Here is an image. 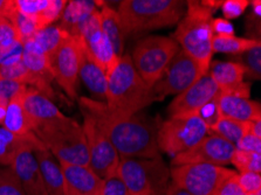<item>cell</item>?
<instances>
[{
    "instance_id": "30",
    "label": "cell",
    "mask_w": 261,
    "mask_h": 195,
    "mask_svg": "<svg viewBox=\"0 0 261 195\" xmlns=\"http://www.w3.org/2000/svg\"><path fill=\"white\" fill-rule=\"evenodd\" d=\"M237 62L243 66L245 76L259 81L261 78V45L253 47L238 55Z\"/></svg>"
},
{
    "instance_id": "41",
    "label": "cell",
    "mask_w": 261,
    "mask_h": 195,
    "mask_svg": "<svg viewBox=\"0 0 261 195\" xmlns=\"http://www.w3.org/2000/svg\"><path fill=\"white\" fill-rule=\"evenodd\" d=\"M22 88H26V86H23L19 82L12 81V79L0 78V98L9 102Z\"/></svg>"
},
{
    "instance_id": "45",
    "label": "cell",
    "mask_w": 261,
    "mask_h": 195,
    "mask_svg": "<svg viewBox=\"0 0 261 195\" xmlns=\"http://www.w3.org/2000/svg\"><path fill=\"white\" fill-rule=\"evenodd\" d=\"M7 104H9V102L5 101V99H2V98H0V126L3 125L4 119H5Z\"/></svg>"
},
{
    "instance_id": "44",
    "label": "cell",
    "mask_w": 261,
    "mask_h": 195,
    "mask_svg": "<svg viewBox=\"0 0 261 195\" xmlns=\"http://www.w3.org/2000/svg\"><path fill=\"white\" fill-rule=\"evenodd\" d=\"M248 133L254 134V136L261 138V119H259V121L250 122V130H248Z\"/></svg>"
},
{
    "instance_id": "40",
    "label": "cell",
    "mask_w": 261,
    "mask_h": 195,
    "mask_svg": "<svg viewBox=\"0 0 261 195\" xmlns=\"http://www.w3.org/2000/svg\"><path fill=\"white\" fill-rule=\"evenodd\" d=\"M237 176H238V173L233 174L232 177L226 179V180L217 188L213 195H246V193H245L239 186Z\"/></svg>"
},
{
    "instance_id": "24",
    "label": "cell",
    "mask_w": 261,
    "mask_h": 195,
    "mask_svg": "<svg viewBox=\"0 0 261 195\" xmlns=\"http://www.w3.org/2000/svg\"><path fill=\"white\" fill-rule=\"evenodd\" d=\"M26 88L19 90L9 101L6 109L5 119H4L3 127L10 132L18 134V136H27L33 133L31 130V124L27 117V114L23 107V98H25Z\"/></svg>"
},
{
    "instance_id": "37",
    "label": "cell",
    "mask_w": 261,
    "mask_h": 195,
    "mask_svg": "<svg viewBox=\"0 0 261 195\" xmlns=\"http://www.w3.org/2000/svg\"><path fill=\"white\" fill-rule=\"evenodd\" d=\"M238 184L246 195L261 193V174L238 173Z\"/></svg>"
},
{
    "instance_id": "17",
    "label": "cell",
    "mask_w": 261,
    "mask_h": 195,
    "mask_svg": "<svg viewBox=\"0 0 261 195\" xmlns=\"http://www.w3.org/2000/svg\"><path fill=\"white\" fill-rule=\"evenodd\" d=\"M65 178V195H98L102 179L89 166L60 164Z\"/></svg>"
},
{
    "instance_id": "32",
    "label": "cell",
    "mask_w": 261,
    "mask_h": 195,
    "mask_svg": "<svg viewBox=\"0 0 261 195\" xmlns=\"http://www.w3.org/2000/svg\"><path fill=\"white\" fill-rule=\"evenodd\" d=\"M48 4L49 0H14L15 9L19 13L33 19L40 30L41 27L39 21H40L41 15L47 9Z\"/></svg>"
},
{
    "instance_id": "25",
    "label": "cell",
    "mask_w": 261,
    "mask_h": 195,
    "mask_svg": "<svg viewBox=\"0 0 261 195\" xmlns=\"http://www.w3.org/2000/svg\"><path fill=\"white\" fill-rule=\"evenodd\" d=\"M219 91H227L244 82L245 70L237 61H213L210 63L207 73Z\"/></svg>"
},
{
    "instance_id": "23",
    "label": "cell",
    "mask_w": 261,
    "mask_h": 195,
    "mask_svg": "<svg viewBox=\"0 0 261 195\" xmlns=\"http://www.w3.org/2000/svg\"><path fill=\"white\" fill-rule=\"evenodd\" d=\"M40 169L47 195H65V178L59 161L48 150L34 152Z\"/></svg>"
},
{
    "instance_id": "22",
    "label": "cell",
    "mask_w": 261,
    "mask_h": 195,
    "mask_svg": "<svg viewBox=\"0 0 261 195\" xmlns=\"http://www.w3.org/2000/svg\"><path fill=\"white\" fill-rule=\"evenodd\" d=\"M97 5H103V3L89 2V0H73L67 2L60 18L59 27L72 37H77L81 27L89 19L92 14L98 11Z\"/></svg>"
},
{
    "instance_id": "46",
    "label": "cell",
    "mask_w": 261,
    "mask_h": 195,
    "mask_svg": "<svg viewBox=\"0 0 261 195\" xmlns=\"http://www.w3.org/2000/svg\"><path fill=\"white\" fill-rule=\"evenodd\" d=\"M3 19V17H2V15H0V20H2Z\"/></svg>"
},
{
    "instance_id": "2",
    "label": "cell",
    "mask_w": 261,
    "mask_h": 195,
    "mask_svg": "<svg viewBox=\"0 0 261 195\" xmlns=\"http://www.w3.org/2000/svg\"><path fill=\"white\" fill-rule=\"evenodd\" d=\"M155 102L152 89L134 68L132 58L125 54L108 75L106 104L110 111L132 116Z\"/></svg>"
},
{
    "instance_id": "26",
    "label": "cell",
    "mask_w": 261,
    "mask_h": 195,
    "mask_svg": "<svg viewBox=\"0 0 261 195\" xmlns=\"http://www.w3.org/2000/svg\"><path fill=\"white\" fill-rule=\"evenodd\" d=\"M100 25L101 30L108 39L112 45L114 51L118 58L123 57L124 42L126 35L122 27V22L117 10H114L107 4L102 5V10L100 11Z\"/></svg>"
},
{
    "instance_id": "16",
    "label": "cell",
    "mask_w": 261,
    "mask_h": 195,
    "mask_svg": "<svg viewBox=\"0 0 261 195\" xmlns=\"http://www.w3.org/2000/svg\"><path fill=\"white\" fill-rule=\"evenodd\" d=\"M20 181L26 195H47L45 184L34 152L21 151L10 166Z\"/></svg>"
},
{
    "instance_id": "28",
    "label": "cell",
    "mask_w": 261,
    "mask_h": 195,
    "mask_svg": "<svg viewBox=\"0 0 261 195\" xmlns=\"http://www.w3.org/2000/svg\"><path fill=\"white\" fill-rule=\"evenodd\" d=\"M248 130H250V122H240L221 117L215 125L210 127L208 133L217 134L236 146L237 143L248 133Z\"/></svg>"
},
{
    "instance_id": "31",
    "label": "cell",
    "mask_w": 261,
    "mask_h": 195,
    "mask_svg": "<svg viewBox=\"0 0 261 195\" xmlns=\"http://www.w3.org/2000/svg\"><path fill=\"white\" fill-rule=\"evenodd\" d=\"M231 164L238 171L237 173H261V154L244 152L236 149Z\"/></svg>"
},
{
    "instance_id": "6",
    "label": "cell",
    "mask_w": 261,
    "mask_h": 195,
    "mask_svg": "<svg viewBox=\"0 0 261 195\" xmlns=\"http://www.w3.org/2000/svg\"><path fill=\"white\" fill-rule=\"evenodd\" d=\"M117 176L130 195H162L171 182L170 169L162 157L121 158Z\"/></svg>"
},
{
    "instance_id": "15",
    "label": "cell",
    "mask_w": 261,
    "mask_h": 195,
    "mask_svg": "<svg viewBox=\"0 0 261 195\" xmlns=\"http://www.w3.org/2000/svg\"><path fill=\"white\" fill-rule=\"evenodd\" d=\"M219 93V88L213 82L208 74L201 76L191 87L172 99L169 104L168 113L170 117L190 116L197 113L207 102L215 98Z\"/></svg>"
},
{
    "instance_id": "1",
    "label": "cell",
    "mask_w": 261,
    "mask_h": 195,
    "mask_svg": "<svg viewBox=\"0 0 261 195\" xmlns=\"http://www.w3.org/2000/svg\"><path fill=\"white\" fill-rule=\"evenodd\" d=\"M79 105L106 131L120 158L161 157L157 143L160 125L153 119L140 113L132 116L116 114L106 103L89 97L79 98Z\"/></svg>"
},
{
    "instance_id": "29",
    "label": "cell",
    "mask_w": 261,
    "mask_h": 195,
    "mask_svg": "<svg viewBox=\"0 0 261 195\" xmlns=\"http://www.w3.org/2000/svg\"><path fill=\"white\" fill-rule=\"evenodd\" d=\"M258 45H261L260 41L248 38H238L236 35H231V37H217L215 35L212 40L213 53L240 55L244 51Z\"/></svg>"
},
{
    "instance_id": "27",
    "label": "cell",
    "mask_w": 261,
    "mask_h": 195,
    "mask_svg": "<svg viewBox=\"0 0 261 195\" xmlns=\"http://www.w3.org/2000/svg\"><path fill=\"white\" fill-rule=\"evenodd\" d=\"M65 31H62L59 26H48L40 31H38L34 35H32L30 39L22 42V46L25 48L38 51L46 55L47 58H50L57 51L61 43L65 41V39L68 37Z\"/></svg>"
},
{
    "instance_id": "34",
    "label": "cell",
    "mask_w": 261,
    "mask_h": 195,
    "mask_svg": "<svg viewBox=\"0 0 261 195\" xmlns=\"http://www.w3.org/2000/svg\"><path fill=\"white\" fill-rule=\"evenodd\" d=\"M18 42H22L20 34L13 23L3 18L0 20V48H7Z\"/></svg>"
},
{
    "instance_id": "13",
    "label": "cell",
    "mask_w": 261,
    "mask_h": 195,
    "mask_svg": "<svg viewBox=\"0 0 261 195\" xmlns=\"http://www.w3.org/2000/svg\"><path fill=\"white\" fill-rule=\"evenodd\" d=\"M236 146L217 134H207L195 146L172 158L171 165L181 166L188 164H211L226 167L231 164Z\"/></svg>"
},
{
    "instance_id": "8",
    "label": "cell",
    "mask_w": 261,
    "mask_h": 195,
    "mask_svg": "<svg viewBox=\"0 0 261 195\" xmlns=\"http://www.w3.org/2000/svg\"><path fill=\"white\" fill-rule=\"evenodd\" d=\"M207 134L208 127L197 115L169 117L158 127V149L175 157L191 149Z\"/></svg>"
},
{
    "instance_id": "5",
    "label": "cell",
    "mask_w": 261,
    "mask_h": 195,
    "mask_svg": "<svg viewBox=\"0 0 261 195\" xmlns=\"http://www.w3.org/2000/svg\"><path fill=\"white\" fill-rule=\"evenodd\" d=\"M185 6L187 3L180 0H124L117 13L128 37L175 25L184 17Z\"/></svg>"
},
{
    "instance_id": "39",
    "label": "cell",
    "mask_w": 261,
    "mask_h": 195,
    "mask_svg": "<svg viewBox=\"0 0 261 195\" xmlns=\"http://www.w3.org/2000/svg\"><path fill=\"white\" fill-rule=\"evenodd\" d=\"M236 149L239 151H244V152L261 154V138L251 133L245 134L236 144Z\"/></svg>"
},
{
    "instance_id": "19",
    "label": "cell",
    "mask_w": 261,
    "mask_h": 195,
    "mask_svg": "<svg viewBox=\"0 0 261 195\" xmlns=\"http://www.w3.org/2000/svg\"><path fill=\"white\" fill-rule=\"evenodd\" d=\"M217 98L221 117L240 122H253L261 119L259 102L225 91H219Z\"/></svg>"
},
{
    "instance_id": "38",
    "label": "cell",
    "mask_w": 261,
    "mask_h": 195,
    "mask_svg": "<svg viewBox=\"0 0 261 195\" xmlns=\"http://www.w3.org/2000/svg\"><path fill=\"white\" fill-rule=\"evenodd\" d=\"M248 6H250L248 0H226V2H223L221 11H223L224 19L231 20L239 18Z\"/></svg>"
},
{
    "instance_id": "4",
    "label": "cell",
    "mask_w": 261,
    "mask_h": 195,
    "mask_svg": "<svg viewBox=\"0 0 261 195\" xmlns=\"http://www.w3.org/2000/svg\"><path fill=\"white\" fill-rule=\"evenodd\" d=\"M187 6L188 12L179 21L172 39L200 67L203 73L207 74L213 55L212 40L215 35L211 20L215 11L201 2H188Z\"/></svg>"
},
{
    "instance_id": "20",
    "label": "cell",
    "mask_w": 261,
    "mask_h": 195,
    "mask_svg": "<svg viewBox=\"0 0 261 195\" xmlns=\"http://www.w3.org/2000/svg\"><path fill=\"white\" fill-rule=\"evenodd\" d=\"M26 150L37 152L47 149L34 133L18 136L0 126V164L11 166L17 154Z\"/></svg>"
},
{
    "instance_id": "7",
    "label": "cell",
    "mask_w": 261,
    "mask_h": 195,
    "mask_svg": "<svg viewBox=\"0 0 261 195\" xmlns=\"http://www.w3.org/2000/svg\"><path fill=\"white\" fill-rule=\"evenodd\" d=\"M179 49L172 38L150 35L137 42L130 58L137 74L152 89Z\"/></svg>"
},
{
    "instance_id": "14",
    "label": "cell",
    "mask_w": 261,
    "mask_h": 195,
    "mask_svg": "<svg viewBox=\"0 0 261 195\" xmlns=\"http://www.w3.org/2000/svg\"><path fill=\"white\" fill-rule=\"evenodd\" d=\"M77 37L81 38L86 48L101 68L106 71V74L109 75L112 73V70L120 61V58L115 54L112 45L101 30L100 11H96L90 15L81 27Z\"/></svg>"
},
{
    "instance_id": "43",
    "label": "cell",
    "mask_w": 261,
    "mask_h": 195,
    "mask_svg": "<svg viewBox=\"0 0 261 195\" xmlns=\"http://www.w3.org/2000/svg\"><path fill=\"white\" fill-rule=\"evenodd\" d=\"M162 195H192V194H190L185 189L176 186L175 184H172V182H170L168 189L165 190V192Z\"/></svg>"
},
{
    "instance_id": "42",
    "label": "cell",
    "mask_w": 261,
    "mask_h": 195,
    "mask_svg": "<svg viewBox=\"0 0 261 195\" xmlns=\"http://www.w3.org/2000/svg\"><path fill=\"white\" fill-rule=\"evenodd\" d=\"M211 29L213 35L217 37H231L234 34V27L228 20L224 18H217L211 20Z\"/></svg>"
},
{
    "instance_id": "35",
    "label": "cell",
    "mask_w": 261,
    "mask_h": 195,
    "mask_svg": "<svg viewBox=\"0 0 261 195\" xmlns=\"http://www.w3.org/2000/svg\"><path fill=\"white\" fill-rule=\"evenodd\" d=\"M98 195H130L122 179L116 174L102 179V185Z\"/></svg>"
},
{
    "instance_id": "12",
    "label": "cell",
    "mask_w": 261,
    "mask_h": 195,
    "mask_svg": "<svg viewBox=\"0 0 261 195\" xmlns=\"http://www.w3.org/2000/svg\"><path fill=\"white\" fill-rule=\"evenodd\" d=\"M54 79L61 87L67 96L77 98L79 69H80V45L79 37L68 35L57 51L49 58Z\"/></svg>"
},
{
    "instance_id": "9",
    "label": "cell",
    "mask_w": 261,
    "mask_h": 195,
    "mask_svg": "<svg viewBox=\"0 0 261 195\" xmlns=\"http://www.w3.org/2000/svg\"><path fill=\"white\" fill-rule=\"evenodd\" d=\"M237 172L211 164H188L170 169L172 184L192 195H213L223 182Z\"/></svg>"
},
{
    "instance_id": "36",
    "label": "cell",
    "mask_w": 261,
    "mask_h": 195,
    "mask_svg": "<svg viewBox=\"0 0 261 195\" xmlns=\"http://www.w3.org/2000/svg\"><path fill=\"white\" fill-rule=\"evenodd\" d=\"M217 96H218V95H217ZM217 96L215 98H212L210 102H207L206 104L197 113V116L206 124L208 130L210 127H212L221 118L220 110L218 106V98H217Z\"/></svg>"
},
{
    "instance_id": "3",
    "label": "cell",
    "mask_w": 261,
    "mask_h": 195,
    "mask_svg": "<svg viewBox=\"0 0 261 195\" xmlns=\"http://www.w3.org/2000/svg\"><path fill=\"white\" fill-rule=\"evenodd\" d=\"M33 133L59 164L89 166V153L82 125L62 115L37 125Z\"/></svg>"
},
{
    "instance_id": "11",
    "label": "cell",
    "mask_w": 261,
    "mask_h": 195,
    "mask_svg": "<svg viewBox=\"0 0 261 195\" xmlns=\"http://www.w3.org/2000/svg\"><path fill=\"white\" fill-rule=\"evenodd\" d=\"M203 70L193 60L179 49L169 63L163 75L152 87L155 101H162L167 96L179 95L204 76Z\"/></svg>"
},
{
    "instance_id": "33",
    "label": "cell",
    "mask_w": 261,
    "mask_h": 195,
    "mask_svg": "<svg viewBox=\"0 0 261 195\" xmlns=\"http://www.w3.org/2000/svg\"><path fill=\"white\" fill-rule=\"evenodd\" d=\"M0 195H26L17 174L11 167L0 169Z\"/></svg>"
},
{
    "instance_id": "21",
    "label": "cell",
    "mask_w": 261,
    "mask_h": 195,
    "mask_svg": "<svg viewBox=\"0 0 261 195\" xmlns=\"http://www.w3.org/2000/svg\"><path fill=\"white\" fill-rule=\"evenodd\" d=\"M23 107L29 117L32 132L37 125L50 119L61 117L63 115L60 109L52 102V99L32 88L26 89Z\"/></svg>"
},
{
    "instance_id": "18",
    "label": "cell",
    "mask_w": 261,
    "mask_h": 195,
    "mask_svg": "<svg viewBox=\"0 0 261 195\" xmlns=\"http://www.w3.org/2000/svg\"><path fill=\"white\" fill-rule=\"evenodd\" d=\"M79 45H80V69L79 75L94 96L96 101L106 103L107 85H108V75L101 68L100 65L95 61L90 55L88 49L79 37Z\"/></svg>"
},
{
    "instance_id": "10",
    "label": "cell",
    "mask_w": 261,
    "mask_h": 195,
    "mask_svg": "<svg viewBox=\"0 0 261 195\" xmlns=\"http://www.w3.org/2000/svg\"><path fill=\"white\" fill-rule=\"evenodd\" d=\"M84 115V129L89 153V167L101 179L117 173L120 156L106 131L95 122L90 115Z\"/></svg>"
}]
</instances>
